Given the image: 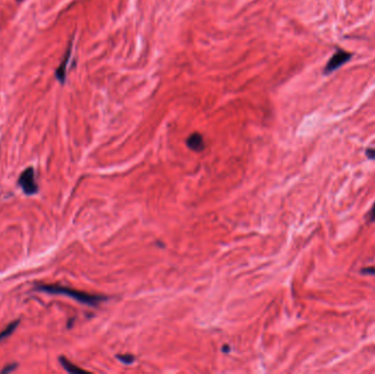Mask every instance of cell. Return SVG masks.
<instances>
[{
  "label": "cell",
  "instance_id": "cell-10",
  "mask_svg": "<svg viewBox=\"0 0 375 374\" xmlns=\"http://www.w3.org/2000/svg\"><path fill=\"white\" fill-rule=\"evenodd\" d=\"M366 154H367L368 158L375 159V148H368L366 151Z\"/></svg>",
  "mask_w": 375,
  "mask_h": 374
},
{
  "label": "cell",
  "instance_id": "cell-3",
  "mask_svg": "<svg viewBox=\"0 0 375 374\" xmlns=\"http://www.w3.org/2000/svg\"><path fill=\"white\" fill-rule=\"evenodd\" d=\"M352 57V54L349 53L347 51H343V49H337L333 56L329 59L328 63L326 64V66L324 68V73L328 75L331 73H333L336 69L339 67H341L342 65L346 64L350 58Z\"/></svg>",
  "mask_w": 375,
  "mask_h": 374
},
{
  "label": "cell",
  "instance_id": "cell-2",
  "mask_svg": "<svg viewBox=\"0 0 375 374\" xmlns=\"http://www.w3.org/2000/svg\"><path fill=\"white\" fill-rule=\"evenodd\" d=\"M19 186L22 188L23 192L29 196L36 194L38 192V184L34 179V169L32 167L27 168L23 170L21 176L19 178Z\"/></svg>",
  "mask_w": 375,
  "mask_h": 374
},
{
  "label": "cell",
  "instance_id": "cell-1",
  "mask_svg": "<svg viewBox=\"0 0 375 374\" xmlns=\"http://www.w3.org/2000/svg\"><path fill=\"white\" fill-rule=\"evenodd\" d=\"M37 290L46 292L49 294H61V295H66L83 304H87V305H91V306H97L99 303L107 300V298L103 296L92 295V294H89L86 292L73 290V289H69L67 287L54 286V284H43V286H39L37 287Z\"/></svg>",
  "mask_w": 375,
  "mask_h": 374
},
{
  "label": "cell",
  "instance_id": "cell-9",
  "mask_svg": "<svg viewBox=\"0 0 375 374\" xmlns=\"http://www.w3.org/2000/svg\"><path fill=\"white\" fill-rule=\"evenodd\" d=\"M18 365H16V363H12V365H9L7 366L4 369H2L1 370V373H7V372H11L12 370H14V369L17 368Z\"/></svg>",
  "mask_w": 375,
  "mask_h": 374
},
{
  "label": "cell",
  "instance_id": "cell-11",
  "mask_svg": "<svg viewBox=\"0 0 375 374\" xmlns=\"http://www.w3.org/2000/svg\"><path fill=\"white\" fill-rule=\"evenodd\" d=\"M369 217L371 221H375V203L373 204V207L371 208V211L369 213Z\"/></svg>",
  "mask_w": 375,
  "mask_h": 374
},
{
  "label": "cell",
  "instance_id": "cell-5",
  "mask_svg": "<svg viewBox=\"0 0 375 374\" xmlns=\"http://www.w3.org/2000/svg\"><path fill=\"white\" fill-rule=\"evenodd\" d=\"M71 49H72V46H69L68 51L66 53V56H65V58L63 59V62L61 63V65H59V67L57 68V71H56V77L61 83H64L65 76H66V66L69 62V57H71Z\"/></svg>",
  "mask_w": 375,
  "mask_h": 374
},
{
  "label": "cell",
  "instance_id": "cell-7",
  "mask_svg": "<svg viewBox=\"0 0 375 374\" xmlns=\"http://www.w3.org/2000/svg\"><path fill=\"white\" fill-rule=\"evenodd\" d=\"M19 325V321H14L13 323L9 324L8 327H6L3 329V331L0 332V341H2L3 339H6L7 337H9L11 333L16 331V328L18 327Z\"/></svg>",
  "mask_w": 375,
  "mask_h": 374
},
{
  "label": "cell",
  "instance_id": "cell-4",
  "mask_svg": "<svg viewBox=\"0 0 375 374\" xmlns=\"http://www.w3.org/2000/svg\"><path fill=\"white\" fill-rule=\"evenodd\" d=\"M187 145L189 148H191L192 151L201 152L204 149V139L201 134L193 133L192 135H190L187 139Z\"/></svg>",
  "mask_w": 375,
  "mask_h": 374
},
{
  "label": "cell",
  "instance_id": "cell-13",
  "mask_svg": "<svg viewBox=\"0 0 375 374\" xmlns=\"http://www.w3.org/2000/svg\"><path fill=\"white\" fill-rule=\"evenodd\" d=\"M17 1H22V0H17Z\"/></svg>",
  "mask_w": 375,
  "mask_h": 374
},
{
  "label": "cell",
  "instance_id": "cell-8",
  "mask_svg": "<svg viewBox=\"0 0 375 374\" xmlns=\"http://www.w3.org/2000/svg\"><path fill=\"white\" fill-rule=\"evenodd\" d=\"M118 358L121 360L123 363H125V365H131V363L134 361V357L133 356H129V355H126V356H121L119 355Z\"/></svg>",
  "mask_w": 375,
  "mask_h": 374
},
{
  "label": "cell",
  "instance_id": "cell-12",
  "mask_svg": "<svg viewBox=\"0 0 375 374\" xmlns=\"http://www.w3.org/2000/svg\"><path fill=\"white\" fill-rule=\"evenodd\" d=\"M362 273H368V274L375 273V270H374L373 268H364L363 270H362Z\"/></svg>",
  "mask_w": 375,
  "mask_h": 374
},
{
  "label": "cell",
  "instance_id": "cell-6",
  "mask_svg": "<svg viewBox=\"0 0 375 374\" xmlns=\"http://www.w3.org/2000/svg\"><path fill=\"white\" fill-rule=\"evenodd\" d=\"M59 362H61V365L63 366V368L66 370L67 372L69 373H87L84 370H83V369L76 367L75 365H73V363L71 361H68L66 358L65 357H61L59 358Z\"/></svg>",
  "mask_w": 375,
  "mask_h": 374
}]
</instances>
